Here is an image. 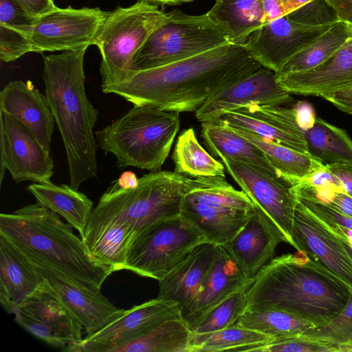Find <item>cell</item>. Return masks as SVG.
I'll return each instance as SVG.
<instances>
[{"mask_svg": "<svg viewBox=\"0 0 352 352\" xmlns=\"http://www.w3.org/2000/svg\"><path fill=\"white\" fill-rule=\"evenodd\" d=\"M262 67L245 43H228L166 65L131 71L102 90L134 105L196 112L222 89Z\"/></svg>", "mask_w": 352, "mask_h": 352, "instance_id": "1", "label": "cell"}, {"mask_svg": "<svg viewBox=\"0 0 352 352\" xmlns=\"http://www.w3.org/2000/svg\"><path fill=\"white\" fill-rule=\"evenodd\" d=\"M351 289L302 251L275 256L248 281L245 310L276 309L318 327L346 305Z\"/></svg>", "mask_w": 352, "mask_h": 352, "instance_id": "2", "label": "cell"}, {"mask_svg": "<svg viewBox=\"0 0 352 352\" xmlns=\"http://www.w3.org/2000/svg\"><path fill=\"white\" fill-rule=\"evenodd\" d=\"M88 47L43 56L45 95L60 133L70 186L96 177L98 145L94 133L98 111L85 91L84 57Z\"/></svg>", "mask_w": 352, "mask_h": 352, "instance_id": "3", "label": "cell"}, {"mask_svg": "<svg viewBox=\"0 0 352 352\" xmlns=\"http://www.w3.org/2000/svg\"><path fill=\"white\" fill-rule=\"evenodd\" d=\"M38 202L0 214V234L25 252L89 287L101 289L111 274L94 262L81 236Z\"/></svg>", "mask_w": 352, "mask_h": 352, "instance_id": "4", "label": "cell"}, {"mask_svg": "<svg viewBox=\"0 0 352 352\" xmlns=\"http://www.w3.org/2000/svg\"><path fill=\"white\" fill-rule=\"evenodd\" d=\"M180 127L179 113L134 105L126 114L95 132L100 148L122 169L160 170Z\"/></svg>", "mask_w": 352, "mask_h": 352, "instance_id": "5", "label": "cell"}, {"mask_svg": "<svg viewBox=\"0 0 352 352\" xmlns=\"http://www.w3.org/2000/svg\"><path fill=\"white\" fill-rule=\"evenodd\" d=\"M186 179L175 171L158 170L139 178L135 188L122 189L116 180L91 214L126 222L137 234L155 222L180 214Z\"/></svg>", "mask_w": 352, "mask_h": 352, "instance_id": "6", "label": "cell"}, {"mask_svg": "<svg viewBox=\"0 0 352 352\" xmlns=\"http://www.w3.org/2000/svg\"><path fill=\"white\" fill-rule=\"evenodd\" d=\"M255 206L226 177H188L180 214L215 245H226L244 227Z\"/></svg>", "mask_w": 352, "mask_h": 352, "instance_id": "7", "label": "cell"}, {"mask_svg": "<svg viewBox=\"0 0 352 352\" xmlns=\"http://www.w3.org/2000/svg\"><path fill=\"white\" fill-rule=\"evenodd\" d=\"M166 13L144 0L109 12L94 42L102 58V89L118 84L128 76L135 53L163 22Z\"/></svg>", "mask_w": 352, "mask_h": 352, "instance_id": "8", "label": "cell"}, {"mask_svg": "<svg viewBox=\"0 0 352 352\" xmlns=\"http://www.w3.org/2000/svg\"><path fill=\"white\" fill-rule=\"evenodd\" d=\"M230 43L207 12L190 15L180 10L166 13L163 22L135 53L132 71L166 65Z\"/></svg>", "mask_w": 352, "mask_h": 352, "instance_id": "9", "label": "cell"}, {"mask_svg": "<svg viewBox=\"0 0 352 352\" xmlns=\"http://www.w3.org/2000/svg\"><path fill=\"white\" fill-rule=\"evenodd\" d=\"M206 242L209 241L204 234L181 214L159 221L133 238L126 270L159 281Z\"/></svg>", "mask_w": 352, "mask_h": 352, "instance_id": "10", "label": "cell"}, {"mask_svg": "<svg viewBox=\"0 0 352 352\" xmlns=\"http://www.w3.org/2000/svg\"><path fill=\"white\" fill-rule=\"evenodd\" d=\"M12 314L24 329L61 351L72 352L84 338L82 326L52 292L44 277L41 285Z\"/></svg>", "mask_w": 352, "mask_h": 352, "instance_id": "11", "label": "cell"}, {"mask_svg": "<svg viewBox=\"0 0 352 352\" xmlns=\"http://www.w3.org/2000/svg\"><path fill=\"white\" fill-rule=\"evenodd\" d=\"M226 170L253 202L282 232L292 245L291 232L298 203L299 182L275 178L248 164L222 157Z\"/></svg>", "mask_w": 352, "mask_h": 352, "instance_id": "12", "label": "cell"}, {"mask_svg": "<svg viewBox=\"0 0 352 352\" xmlns=\"http://www.w3.org/2000/svg\"><path fill=\"white\" fill-rule=\"evenodd\" d=\"M108 13L98 7H56L36 18L29 35L32 52H64L94 45Z\"/></svg>", "mask_w": 352, "mask_h": 352, "instance_id": "13", "label": "cell"}, {"mask_svg": "<svg viewBox=\"0 0 352 352\" xmlns=\"http://www.w3.org/2000/svg\"><path fill=\"white\" fill-rule=\"evenodd\" d=\"M0 115L1 184L6 170L17 183L50 180L54 168L50 152L43 146L34 133L21 121L1 111Z\"/></svg>", "mask_w": 352, "mask_h": 352, "instance_id": "14", "label": "cell"}, {"mask_svg": "<svg viewBox=\"0 0 352 352\" xmlns=\"http://www.w3.org/2000/svg\"><path fill=\"white\" fill-rule=\"evenodd\" d=\"M25 253L40 270L52 292L82 326L86 336L99 331L124 310L113 305L100 289L87 286L41 258Z\"/></svg>", "mask_w": 352, "mask_h": 352, "instance_id": "15", "label": "cell"}, {"mask_svg": "<svg viewBox=\"0 0 352 352\" xmlns=\"http://www.w3.org/2000/svg\"><path fill=\"white\" fill-rule=\"evenodd\" d=\"M181 318L182 312L177 303L156 298L124 309L105 327L84 337L72 352H110L166 320Z\"/></svg>", "mask_w": 352, "mask_h": 352, "instance_id": "16", "label": "cell"}, {"mask_svg": "<svg viewBox=\"0 0 352 352\" xmlns=\"http://www.w3.org/2000/svg\"><path fill=\"white\" fill-rule=\"evenodd\" d=\"M291 239L294 248L352 289V260L340 239L298 201Z\"/></svg>", "mask_w": 352, "mask_h": 352, "instance_id": "17", "label": "cell"}, {"mask_svg": "<svg viewBox=\"0 0 352 352\" xmlns=\"http://www.w3.org/2000/svg\"><path fill=\"white\" fill-rule=\"evenodd\" d=\"M332 24L307 25L294 22L285 15L253 31L245 45L264 67L276 73L289 59L309 45Z\"/></svg>", "mask_w": 352, "mask_h": 352, "instance_id": "18", "label": "cell"}, {"mask_svg": "<svg viewBox=\"0 0 352 352\" xmlns=\"http://www.w3.org/2000/svg\"><path fill=\"white\" fill-rule=\"evenodd\" d=\"M292 100L291 94L280 86L276 72L263 67L215 94L195 116L201 122L214 121L245 104L276 107Z\"/></svg>", "mask_w": 352, "mask_h": 352, "instance_id": "19", "label": "cell"}, {"mask_svg": "<svg viewBox=\"0 0 352 352\" xmlns=\"http://www.w3.org/2000/svg\"><path fill=\"white\" fill-rule=\"evenodd\" d=\"M216 120L232 129L250 132L308 153L305 132L296 123L292 108L250 104L228 111Z\"/></svg>", "mask_w": 352, "mask_h": 352, "instance_id": "20", "label": "cell"}, {"mask_svg": "<svg viewBox=\"0 0 352 352\" xmlns=\"http://www.w3.org/2000/svg\"><path fill=\"white\" fill-rule=\"evenodd\" d=\"M287 241L278 228L261 210L255 211L244 227L223 245L246 281L253 278L275 257L279 243Z\"/></svg>", "mask_w": 352, "mask_h": 352, "instance_id": "21", "label": "cell"}, {"mask_svg": "<svg viewBox=\"0 0 352 352\" xmlns=\"http://www.w3.org/2000/svg\"><path fill=\"white\" fill-rule=\"evenodd\" d=\"M277 78L280 86L294 94L323 98L352 89V38L317 67Z\"/></svg>", "mask_w": 352, "mask_h": 352, "instance_id": "22", "label": "cell"}, {"mask_svg": "<svg viewBox=\"0 0 352 352\" xmlns=\"http://www.w3.org/2000/svg\"><path fill=\"white\" fill-rule=\"evenodd\" d=\"M0 111L24 123L43 146L51 151L54 118L46 95L36 89L31 81L8 82L0 92Z\"/></svg>", "mask_w": 352, "mask_h": 352, "instance_id": "23", "label": "cell"}, {"mask_svg": "<svg viewBox=\"0 0 352 352\" xmlns=\"http://www.w3.org/2000/svg\"><path fill=\"white\" fill-rule=\"evenodd\" d=\"M135 235L126 222L91 214L82 239L94 262L111 274L126 270L128 250Z\"/></svg>", "mask_w": 352, "mask_h": 352, "instance_id": "24", "label": "cell"}, {"mask_svg": "<svg viewBox=\"0 0 352 352\" xmlns=\"http://www.w3.org/2000/svg\"><path fill=\"white\" fill-rule=\"evenodd\" d=\"M43 282L41 272L29 256L0 234V301L6 310L13 314Z\"/></svg>", "mask_w": 352, "mask_h": 352, "instance_id": "25", "label": "cell"}, {"mask_svg": "<svg viewBox=\"0 0 352 352\" xmlns=\"http://www.w3.org/2000/svg\"><path fill=\"white\" fill-rule=\"evenodd\" d=\"M224 245H216L214 260L200 290L182 314L191 329L210 310L239 290L247 283Z\"/></svg>", "mask_w": 352, "mask_h": 352, "instance_id": "26", "label": "cell"}, {"mask_svg": "<svg viewBox=\"0 0 352 352\" xmlns=\"http://www.w3.org/2000/svg\"><path fill=\"white\" fill-rule=\"evenodd\" d=\"M216 245L203 243L159 280L157 298L175 302L182 314L198 294L212 267Z\"/></svg>", "mask_w": 352, "mask_h": 352, "instance_id": "27", "label": "cell"}, {"mask_svg": "<svg viewBox=\"0 0 352 352\" xmlns=\"http://www.w3.org/2000/svg\"><path fill=\"white\" fill-rule=\"evenodd\" d=\"M201 135L214 157L248 164L275 178L285 177L271 165L258 147L217 120L201 122Z\"/></svg>", "mask_w": 352, "mask_h": 352, "instance_id": "28", "label": "cell"}, {"mask_svg": "<svg viewBox=\"0 0 352 352\" xmlns=\"http://www.w3.org/2000/svg\"><path fill=\"white\" fill-rule=\"evenodd\" d=\"M28 190L37 202L62 217L83 237L94 208L84 193L70 185L56 184L50 180L30 184Z\"/></svg>", "mask_w": 352, "mask_h": 352, "instance_id": "29", "label": "cell"}, {"mask_svg": "<svg viewBox=\"0 0 352 352\" xmlns=\"http://www.w3.org/2000/svg\"><path fill=\"white\" fill-rule=\"evenodd\" d=\"M207 14L232 43L245 44L265 23L263 0H215Z\"/></svg>", "mask_w": 352, "mask_h": 352, "instance_id": "30", "label": "cell"}, {"mask_svg": "<svg viewBox=\"0 0 352 352\" xmlns=\"http://www.w3.org/2000/svg\"><path fill=\"white\" fill-rule=\"evenodd\" d=\"M194 333L183 318L166 320L110 352H190Z\"/></svg>", "mask_w": 352, "mask_h": 352, "instance_id": "31", "label": "cell"}, {"mask_svg": "<svg viewBox=\"0 0 352 352\" xmlns=\"http://www.w3.org/2000/svg\"><path fill=\"white\" fill-rule=\"evenodd\" d=\"M232 130L258 147L279 173L294 182L307 179L326 166L308 153L295 151L250 132Z\"/></svg>", "mask_w": 352, "mask_h": 352, "instance_id": "32", "label": "cell"}, {"mask_svg": "<svg viewBox=\"0 0 352 352\" xmlns=\"http://www.w3.org/2000/svg\"><path fill=\"white\" fill-rule=\"evenodd\" d=\"M305 132L308 153L324 164H352V140L347 132L316 118Z\"/></svg>", "mask_w": 352, "mask_h": 352, "instance_id": "33", "label": "cell"}, {"mask_svg": "<svg viewBox=\"0 0 352 352\" xmlns=\"http://www.w3.org/2000/svg\"><path fill=\"white\" fill-rule=\"evenodd\" d=\"M351 38L352 25L338 21L289 59L276 74L282 76L314 68L327 60Z\"/></svg>", "mask_w": 352, "mask_h": 352, "instance_id": "34", "label": "cell"}, {"mask_svg": "<svg viewBox=\"0 0 352 352\" xmlns=\"http://www.w3.org/2000/svg\"><path fill=\"white\" fill-rule=\"evenodd\" d=\"M234 324L274 340L305 334L318 327L299 316L276 309L245 310Z\"/></svg>", "mask_w": 352, "mask_h": 352, "instance_id": "35", "label": "cell"}, {"mask_svg": "<svg viewBox=\"0 0 352 352\" xmlns=\"http://www.w3.org/2000/svg\"><path fill=\"white\" fill-rule=\"evenodd\" d=\"M173 160L175 172L188 177H225V166L201 146L192 128L179 135Z\"/></svg>", "mask_w": 352, "mask_h": 352, "instance_id": "36", "label": "cell"}, {"mask_svg": "<svg viewBox=\"0 0 352 352\" xmlns=\"http://www.w3.org/2000/svg\"><path fill=\"white\" fill-rule=\"evenodd\" d=\"M274 339L235 324L223 329L195 334L190 352L255 351Z\"/></svg>", "mask_w": 352, "mask_h": 352, "instance_id": "37", "label": "cell"}, {"mask_svg": "<svg viewBox=\"0 0 352 352\" xmlns=\"http://www.w3.org/2000/svg\"><path fill=\"white\" fill-rule=\"evenodd\" d=\"M248 281L239 290L210 310L191 330L195 334L219 331L234 324L245 311Z\"/></svg>", "mask_w": 352, "mask_h": 352, "instance_id": "38", "label": "cell"}, {"mask_svg": "<svg viewBox=\"0 0 352 352\" xmlns=\"http://www.w3.org/2000/svg\"><path fill=\"white\" fill-rule=\"evenodd\" d=\"M305 334L333 343L342 352L352 351V289L346 305L336 317Z\"/></svg>", "mask_w": 352, "mask_h": 352, "instance_id": "39", "label": "cell"}, {"mask_svg": "<svg viewBox=\"0 0 352 352\" xmlns=\"http://www.w3.org/2000/svg\"><path fill=\"white\" fill-rule=\"evenodd\" d=\"M291 2L294 10L286 16L294 22L322 26L339 21L329 0H291Z\"/></svg>", "mask_w": 352, "mask_h": 352, "instance_id": "40", "label": "cell"}, {"mask_svg": "<svg viewBox=\"0 0 352 352\" xmlns=\"http://www.w3.org/2000/svg\"><path fill=\"white\" fill-rule=\"evenodd\" d=\"M256 352H342L340 347L325 340L302 334L276 339Z\"/></svg>", "mask_w": 352, "mask_h": 352, "instance_id": "41", "label": "cell"}, {"mask_svg": "<svg viewBox=\"0 0 352 352\" xmlns=\"http://www.w3.org/2000/svg\"><path fill=\"white\" fill-rule=\"evenodd\" d=\"M298 201L324 224H337L352 230V217L316 198L309 187L300 182L295 186Z\"/></svg>", "mask_w": 352, "mask_h": 352, "instance_id": "42", "label": "cell"}, {"mask_svg": "<svg viewBox=\"0 0 352 352\" xmlns=\"http://www.w3.org/2000/svg\"><path fill=\"white\" fill-rule=\"evenodd\" d=\"M32 28L0 24V58L13 61L32 52L29 35Z\"/></svg>", "mask_w": 352, "mask_h": 352, "instance_id": "43", "label": "cell"}, {"mask_svg": "<svg viewBox=\"0 0 352 352\" xmlns=\"http://www.w3.org/2000/svg\"><path fill=\"white\" fill-rule=\"evenodd\" d=\"M307 186L311 188L314 195L320 201L345 214L352 217V197L346 194L342 189L336 186L319 189Z\"/></svg>", "mask_w": 352, "mask_h": 352, "instance_id": "44", "label": "cell"}, {"mask_svg": "<svg viewBox=\"0 0 352 352\" xmlns=\"http://www.w3.org/2000/svg\"><path fill=\"white\" fill-rule=\"evenodd\" d=\"M298 126L304 131L311 129L316 120L313 106L306 101H298L292 107Z\"/></svg>", "mask_w": 352, "mask_h": 352, "instance_id": "45", "label": "cell"}, {"mask_svg": "<svg viewBox=\"0 0 352 352\" xmlns=\"http://www.w3.org/2000/svg\"><path fill=\"white\" fill-rule=\"evenodd\" d=\"M300 182L315 189L336 186L343 190L339 179L327 168V166Z\"/></svg>", "mask_w": 352, "mask_h": 352, "instance_id": "46", "label": "cell"}, {"mask_svg": "<svg viewBox=\"0 0 352 352\" xmlns=\"http://www.w3.org/2000/svg\"><path fill=\"white\" fill-rule=\"evenodd\" d=\"M29 14L39 17L56 8L53 0H15Z\"/></svg>", "mask_w": 352, "mask_h": 352, "instance_id": "47", "label": "cell"}, {"mask_svg": "<svg viewBox=\"0 0 352 352\" xmlns=\"http://www.w3.org/2000/svg\"><path fill=\"white\" fill-rule=\"evenodd\" d=\"M327 167L339 179L344 192L352 197V164H333Z\"/></svg>", "mask_w": 352, "mask_h": 352, "instance_id": "48", "label": "cell"}, {"mask_svg": "<svg viewBox=\"0 0 352 352\" xmlns=\"http://www.w3.org/2000/svg\"><path fill=\"white\" fill-rule=\"evenodd\" d=\"M323 98L340 111L352 115V89L328 94Z\"/></svg>", "mask_w": 352, "mask_h": 352, "instance_id": "49", "label": "cell"}, {"mask_svg": "<svg viewBox=\"0 0 352 352\" xmlns=\"http://www.w3.org/2000/svg\"><path fill=\"white\" fill-rule=\"evenodd\" d=\"M338 20L352 25V0H329Z\"/></svg>", "mask_w": 352, "mask_h": 352, "instance_id": "50", "label": "cell"}, {"mask_svg": "<svg viewBox=\"0 0 352 352\" xmlns=\"http://www.w3.org/2000/svg\"><path fill=\"white\" fill-rule=\"evenodd\" d=\"M116 181L122 189L135 188L139 184V179L136 175L130 170L122 173Z\"/></svg>", "mask_w": 352, "mask_h": 352, "instance_id": "51", "label": "cell"}, {"mask_svg": "<svg viewBox=\"0 0 352 352\" xmlns=\"http://www.w3.org/2000/svg\"><path fill=\"white\" fill-rule=\"evenodd\" d=\"M322 222V221H321ZM333 233L352 247V230L337 224H324Z\"/></svg>", "mask_w": 352, "mask_h": 352, "instance_id": "52", "label": "cell"}, {"mask_svg": "<svg viewBox=\"0 0 352 352\" xmlns=\"http://www.w3.org/2000/svg\"><path fill=\"white\" fill-rule=\"evenodd\" d=\"M153 3L166 4L170 6L179 5L182 3V0H144Z\"/></svg>", "mask_w": 352, "mask_h": 352, "instance_id": "53", "label": "cell"}, {"mask_svg": "<svg viewBox=\"0 0 352 352\" xmlns=\"http://www.w3.org/2000/svg\"><path fill=\"white\" fill-rule=\"evenodd\" d=\"M340 241H341V243L343 245L345 250L346 251V252L348 253V254L349 255L350 258L352 260V247L350 245H349L348 243H346V242H344V241H342V239H340Z\"/></svg>", "mask_w": 352, "mask_h": 352, "instance_id": "54", "label": "cell"}, {"mask_svg": "<svg viewBox=\"0 0 352 352\" xmlns=\"http://www.w3.org/2000/svg\"><path fill=\"white\" fill-rule=\"evenodd\" d=\"M193 0H182V3L192 1Z\"/></svg>", "mask_w": 352, "mask_h": 352, "instance_id": "55", "label": "cell"}]
</instances>
